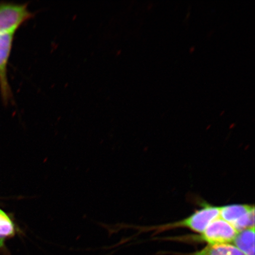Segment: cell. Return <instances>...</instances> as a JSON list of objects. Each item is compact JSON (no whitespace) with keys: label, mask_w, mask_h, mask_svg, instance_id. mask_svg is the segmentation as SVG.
<instances>
[{"label":"cell","mask_w":255,"mask_h":255,"mask_svg":"<svg viewBox=\"0 0 255 255\" xmlns=\"http://www.w3.org/2000/svg\"><path fill=\"white\" fill-rule=\"evenodd\" d=\"M233 243L245 255H255V228L238 232Z\"/></svg>","instance_id":"obj_7"},{"label":"cell","mask_w":255,"mask_h":255,"mask_svg":"<svg viewBox=\"0 0 255 255\" xmlns=\"http://www.w3.org/2000/svg\"><path fill=\"white\" fill-rule=\"evenodd\" d=\"M17 30H12L0 33V89L4 103L12 97L7 79V65L10 55L12 42Z\"/></svg>","instance_id":"obj_5"},{"label":"cell","mask_w":255,"mask_h":255,"mask_svg":"<svg viewBox=\"0 0 255 255\" xmlns=\"http://www.w3.org/2000/svg\"><path fill=\"white\" fill-rule=\"evenodd\" d=\"M191 255H245L232 244L207 245Z\"/></svg>","instance_id":"obj_8"},{"label":"cell","mask_w":255,"mask_h":255,"mask_svg":"<svg viewBox=\"0 0 255 255\" xmlns=\"http://www.w3.org/2000/svg\"><path fill=\"white\" fill-rule=\"evenodd\" d=\"M238 232L221 218H218L207 226L199 235L194 236L193 241L204 242L208 245L231 244Z\"/></svg>","instance_id":"obj_2"},{"label":"cell","mask_w":255,"mask_h":255,"mask_svg":"<svg viewBox=\"0 0 255 255\" xmlns=\"http://www.w3.org/2000/svg\"><path fill=\"white\" fill-rule=\"evenodd\" d=\"M33 14L28 9L27 4L0 3V33L9 30H17L22 24L30 18Z\"/></svg>","instance_id":"obj_1"},{"label":"cell","mask_w":255,"mask_h":255,"mask_svg":"<svg viewBox=\"0 0 255 255\" xmlns=\"http://www.w3.org/2000/svg\"><path fill=\"white\" fill-rule=\"evenodd\" d=\"M17 231L13 218L0 209V253L5 250V242L13 238Z\"/></svg>","instance_id":"obj_6"},{"label":"cell","mask_w":255,"mask_h":255,"mask_svg":"<svg viewBox=\"0 0 255 255\" xmlns=\"http://www.w3.org/2000/svg\"><path fill=\"white\" fill-rule=\"evenodd\" d=\"M219 217L220 207L206 205L186 219L165 226L166 228H186L201 234L210 223L219 218Z\"/></svg>","instance_id":"obj_4"},{"label":"cell","mask_w":255,"mask_h":255,"mask_svg":"<svg viewBox=\"0 0 255 255\" xmlns=\"http://www.w3.org/2000/svg\"><path fill=\"white\" fill-rule=\"evenodd\" d=\"M220 217L238 232L255 228V207L232 205L220 207Z\"/></svg>","instance_id":"obj_3"}]
</instances>
